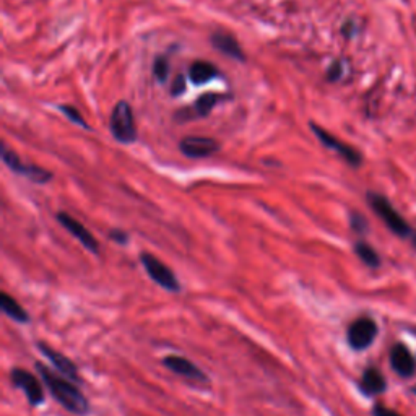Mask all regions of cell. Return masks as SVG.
Here are the masks:
<instances>
[{
	"mask_svg": "<svg viewBox=\"0 0 416 416\" xmlns=\"http://www.w3.org/2000/svg\"><path fill=\"white\" fill-rule=\"evenodd\" d=\"M109 240L114 241V242H118V244H122V246H124V244L129 242V235H127L125 231L116 228L113 231H109Z\"/></svg>",
	"mask_w": 416,
	"mask_h": 416,
	"instance_id": "25",
	"label": "cell"
},
{
	"mask_svg": "<svg viewBox=\"0 0 416 416\" xmlns=\"http://www.w3.org/2000/svg\"><path fill=\"white\" fill-rule=\"evenodd\" d=\"M163 364L169 371H173L174 374L184 377V379L193 381V382H203V384H207V382H210L208 376L205 374L197 364H193L191 359H187L184 356H176V354H169V356L163 358Z\"/></svg>",
	"mask_w": 416,
	"mask_h": 416,
	"instance_id": "11",
	"label": "cell"
},
{
	"mask_svg": "<svg viewBox=\"0 0 416 416\" xmlns=\"http://www.w3.org/2000/svg\"><path fill=\"white\" fill-rule=\"evenodd\" d=\"M0 306H2V310L5 315H9L10 319L15 320V322L20 324H26L30 322V315H28L26 310L20 306V303L16 301L15 298H12L9 293H2L0 295Z\"/></svg>",
	"mask_w": 416,
	"mask_h": 416,
	"instance_id": "18",
	"label": "cell"
},
{
	"mask_svg": "<svg viewBox=\"0 0 416 416\" xmlns=\"http://www.w3.org/2000/svg\"><path fill=\"white\" fill-rule=\"evenodd\" d=\"M216 77H220V70L212 62H207V60H196L189 67V80L193 85H205V83L212 81Z\"/></svg>",
	"mask_w": 416,
	"mask_h": 416,
	"instance_id": "17",
	"label": "cell"
},
{
	"mask_svg": "<svg viewBox=\"0 0 416 416\" xmlns=\"http://www.w3.org/2000/svg\"><path fill=\"white\" fill-rule=\"evenodd\" d=\"M2 162L12 173L26 177L31 182H36V184H46V182L52 179V173H49L44 168H40V166L23 163L13 150H9L5 145L2 147Z\"/></svg>",
	"mask_w": 416,
	"mask_h": 416,
	"instance_id": "5",
	"label": "cell"
},
{
	"mask_svg": "<svg viewBox=\"0 0 416 416\" xmlns=\"http://www.w3.org/2000/svg\"><path fill=\"white\" fill-rule=\"evenodd\" d=\"M153 77L154 80L159 83H166L169 77V62L166 55H158L157 59L153 60Z\"/></svg>",
	"mask_w": 416,
	"mask_h": 416,
	"instance_id": "20",
	"label": "cell"
},
{
	"mask_svg": "<svg viewBox=\"0 0 416 416\" xmlns=\"http://www.w3.org/2000/svg\"><path fill=\"white\" fill-rule=\"evenodd\" d=\"M220 143L212 137H201V135H189L179 142L181 153L187 158L202 159L210 158L215 153L220 152Z\"/></svg>",
	"mask_w": 416,
	"mask_h": 416,
	"instance_id": "9",
	"label": "cell"
},
{
	"mask_svg": "<svg viewBox=\"0 0 416 416\" xmlns=\"http://www.w3.org/2000/svg\"><path fill=\"white\" fill-rule=\"evenodd\" d=\"M210 43L216 49V51L228 55V57L240 60V62H246V54H244L241 44L230 33L225 31H215L212 36H210Z\"/></svg>",
	"mask_w": 416,
	"mask_h": 416,
	"instance_id": "14",
	"label": "cell"
},
{
	"mask_svg": "<svg viewBox=\"0 0 416 416\" xmlns=\"http://www.w3.org/2000/svg\"><path fill=\"white\" fill-rule=\"evenodd\" d=\"M55 218H57L59 223L64 226V230H67L70 235L81 244L83 247L88 249V251L93 252V254L99 252V244L96 241V237H94L91 232L80 223L79 220H75L74 216H70L69 213H64V212H59Z\"/></svg>",
	"mask_w": 416,
	"mask_h": 416,
	"instance_id": "10",
	"label": "cell"
},
{
	"mask_svg": "<svg viewBox=\"0 0 416 416\" xmlns=\"http://www.w3.org/2000/svg\"><path fill=\"white\" fill-rule=\"evenodd\" d=\"M38 349H40L44 356H46L49 361H51V364L54 366L55 369L59 371L60 374H64L65 377H67V379L74 381V382L81 381L80 374H79V369H77L75 363L72 361L70 358L65 356V354L59 353L57 349L51 348L49 345H46V343H43V342L38 343Z\"/></svg>",
	"mask_w": 416,
	"mask_h": 416,
	"instance_id": "13",
	"label": "cell"
},
{
	"mask_svg": "<svg viewBox=\"0 0 416 416\" xmlns=\"http://www.w3.org/2000/svg\"><path fill=\"white\" fill-rule=\"evenodd\" d=\"M186 77L184 75H176V79L171 83V96L177 98L181 96V94H184L186 91Z\"/></svg>",
	"mask_w": 416,
	"mask_h": 416,
	"instance_id": "23",
	"label": "cell"
},
{
	"mask_svg": "<svg viewBox=\"0 0 416 416\" xmlns=\"http://www.w3.org/2000/svg\"><path fill=\"white\" fill-rule=\"evenodd\" d=\"M352 228L356 231V232H359V235H364L366 231V228H368V223H366V218L363 215H359V213H353L352 215Z\"/></svg>",
	"mask_w": 416,
	"mask_h": 416,
	"instance_id": "24",
	"label": "cell"
},
{
	"mask_svg": "<svg viewBox=\"0 0 416 416\" xmlns=\"http://www.w3.org/2000/svg\"><path fill=\"white\" fill-rule=\"evenodd\" d=\"M36 371L40 373L41 379L52 397L57 400L65 410L75 415H86L90 410V403H88L86 397L75 384L67 379V377L57 376L46 366L41 363H36Z\"/></svg>",
	"mask_w": 416,
	"mask_h": 416,
	"instance_id": "1",
	"label": "cell"
},
{
	"mask_svg": "<svg viewBox=\"0 0 416 416\" xmlns=\"http://www.w3.org/2000/svg\"><path fill=\"white\" fill-rule=\"evenodd\" d=\"M140 262H142L143 269H145L150 279L157 283L158 286H162L163 290L169 291V293H179L181 291V283H179V280H177L174 271L171 270L168 265L163 264L162 260L154 257L153 254L142 252Z\"/></svg>",
	"mask_w": 416,
	"mask_h": 416,
	"instance_id": "4",
	"label": "cell"
},
{
	"mask_svg": "<svg viewBox=\"0 0 416 416\" xmlns=\"http://www.w3.org/2000/svg\"><path fill=\"white\" fill-rule=\"evenodd\" d=\"M354 252H356L358 257L361 259V262H364L371 269H377L381 265L379 254H377L376 249L373 246H369L368 242L358 241L354 244Z\"/></svg>",
	"mask_w": 416,
	"mask_h": 416,
	"instance_id": "19",
	"label": "cell"
},
{
	"mask_svg": "<svg viewBox=\"0 0 416 416\" xmlns=\"http://www.w3.org/2000/svg\"><path fill=\"white\" fill-rule=\"evenodd\" d=\"M356 23H354L353 20H347L345 23L342 25V35L345 36V38H348V40H352V38L356 35Z\"/></svg>",
	"mask_w": 416,
	"mask_h": 416,
	"instance_id": "26",
	"label": "cell"
},
{
	"mask_svg": "<svg viewBox=\"0 0 416 416\" xmlns=\"http://www.w3.org/2000/svg\"><path fill=\"white\" fill-rule=\"evenodd\" d=\"M390 366L398 376L410 377L416 371V359L407 347L402 345V343H397L390 349Z\"/></svg>",
	"mask_w": 416,
	"mask_h": 416,
	"instance_id": "15",
	"label": "cell"
},
{
	"mask_svg": "<svg viewBox=\"0 0 416 416\" xmlns=\"http://www.w3.org/2000/svg\"><path fill=\"white\" fill-rule=\"evenodd\" d=\"M57 109H59L60 113H62V114L65 116V118H67L70 122H74V124L83 127V129L90 130V125L86 124V120L83 119L81 113H80V111L77 109V108L69 106V104H57Z\"/></svg>",
	"mask_w": 416,
	"mask_h": 416,
	"instance_id": "21",
	"label": "cell"
},
{
	"mask_svg": "<svg viewBox=\"0 0 416 416\" xmlns=\"http://www.w3.org/2000/svg\"><path fill=\"white\" fill-rule=\"evenodd\" d=\"M377 337V324L371 317H359L349 324L347 332V342L356 352L369 348Z\"/></svg>",
	"mask_w": 416,
	"mask_h": 416,
	"instance_id": "8",
	"label": "cell"
},
{
	"mask_svg": "<svg viewBox=\"0 0 416 416\" xmlns=\"http://www.w3.org/2000/svg\"><path fill=\"white\" fill-rule=\"evenodd\" d=\"M309 127H310V130L314 132V135L319 138V142L322 143L325 148H329V150H332V152L340 154V157L345 159L349 166H353V168H359V166H361L363 157L356 148L349 147V145H347L345 142L338 140V138L332 135L330 132H327L320 125L314 124V122H310Z\"/></svg>",
	"mask_w": 416,
	"mask_h": 416,
	"instance_id": "6",
	"label": "cell"
},
{
	"mask_svg": "<svg viewBox=\"0 0 416 416\" xmlns=\"http://www.w3.org/2000/svg\"><path fill=\"white\" fill-rule=\"evenodd\" d=\"M359 389L368 397L379 395L386 390V377L377 368H368L363 373L361 381H359Z\"/></svg>",
	"mask_w": 416,
	"mask_h": 416,
	"instance_id": "16",
	"label": "cell"
},
{
	"mask_svg": "<svg viewBox=\"0 0 416 416\" xmlns=\"http://www.w3.org/2000/svg\"><path fill=\"white\" fill-rule=\"evenodd\" d=\"M223 96L218 93H205L201 98H197V101L192 104V108L182 109L176 113V120L177 122H187L193 119L207 118V116L212 113L216 104H218Z\"/></svg>",
	"mask_w": 416,
	"mask_h": 416,
	"instance_id": "12",
	"label": "cell"
},
{
	"mask_svg": "<svg viewBox=\"0 0 416 416\" xmlns=\"http://www.w3.org/2000/svg\"><path fill=\"white\" fill-rule=\"evenodd\" d=\"M111 134L116 140L124 143V145H130L137 140V125L132 106L127 101H119L116 104L113 113H111Z\"/></svg>",
	"mask_w": 416,
	"mask_h": 416,
	"instance_id": "3",
	"label": "cell"
},
{
	"mask_svg": "<svg viewBox=\"0 0 416 416\" xmlns=\"http://www.w3.org/2000/svg\"><path fill=\"white\" fill-rule=\"evenodd\" d=\"M10 382H12L15 389H20L25 393L31 407H40L41 403H44L43 384L38 381V377L35 374L30 373V371L13 368L10 371Z\"/></svg>",
	"mask_w": 416,
	"mask_h": 416,
	"instance_id": "7",
	"label": "cell"
},
{
	"mask_svg": "<svg viewBox=\"0 0 416 416\" xmlns=\"http://www.w3.org/2000/svg\"><path fill=\"white\" fill-rule=\"evenodd\" d=\"M373 416H402L398 412H393V410L382 407V405H376L373 408Z\"/></svg>",
	"mask_w": 416,
	"mask_h": 416,
	"instance_id": "27",
	"label": "cell"
},
{
	"mask_svg": "<svg viewBox=\"0 0 416 416\" xmlns=\"http://www.w3.org/2000/svg\"><path fill=\"white\" fill-rule=\"evenodd\" d=\"M343 74H345V62H343L342 59L335 60V62L329 67V70H327V80L338 81V80H342Z\"/></svg>",
	"mask_w": 416,
	"mask_h": 416,
	"instance_id": "22",
	"label": "cell"
},
{
	"mask_svg": "<svg viewBox=\"0 0 416 416\" xmlns=\"http://www.w3.org/2000/svg\"><path fill=\"white\" fill-rule=\"evenodd\" d=\"M368 202L369 207L374 210L376 215L384 221L387 228H389L393 235L400 237H410L413 236L412 226L407 223V220L393 208V205L389 202V198L381 196V193L369 192L368 193Z\"/></svg>",
	"mask_w": 416,
	"mask_h": 416,
	"instance_id": "2",
	"label": "cell"
}]
</instances>
